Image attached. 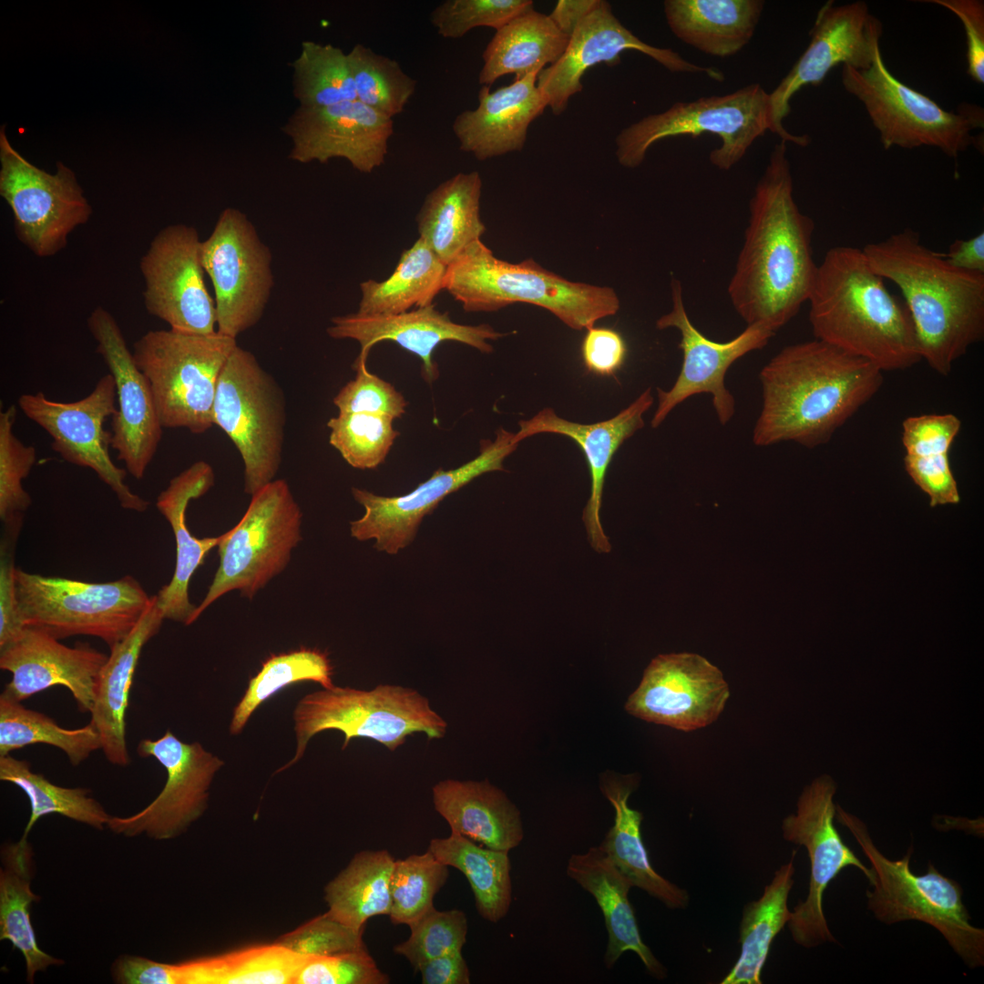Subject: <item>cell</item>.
Masks as SVG:
<instances>
[{"label": "cell", "instance_id": "6da1fadb", "mask_svg": "<svg viewBox=\"0 0 984 984\" xmlns=\"http://www.w3.org/2000/svg\"><path fill=\"white\" fill-rule=\"evenodd\" d=\"M814 220L794 198L787 143H776L749 203V220L727 292L747 325L775 333L810 295L817 265Z\"/></svg>", "mask_w": 984, "mask_h": 984}, {"label": "cell", "instance_id": "7a4b0ae2", "mask_svg": "<svg viewBox=\"0 0 984 984\" xmlns=\"http://www.w3.org/2000/svg\"><path fill=\"white\" fill-rule=\"evenodd\" d=\"M763 405L755 446L793 441L808 448L835 432L879 391L872 363L815 339L784 347L760 371Z\"/></svg>", "mask_w": 984, "mask_h": 984}, {"label": "cell", "instance_id": "3957f363", "mask_svg": "<svg viewBox=\"0 0 984 984\" xmlns=\"http://www.w3.org/2000/svg\"><path fill=\"white\" fill-rule=\"evenodd\" d=\"M862 250L872 269L901 291L921 360L948 375L984 338V274L954 267L910 229Z\"/></svg>", "mask_w": 984, "mask_h": 984}, {"label": "cell", "instance_id": "277c9868", "mask_svg": "<svg viewBox=\"0 0 984 984\" xmlns=\"http://www.w3.org/2000/svg\"><path fill=\"white\" fill-rule=\"evenodd\" d=\"M862 249L835 246L817 265L808 297L815 339L863 358L882 372L921 361L909 312L892 295Z\"/></svg>", "mask_w": 984, "mask_h": 984}, {"label": "cell", "instance_id": "5b68a950", "mask_svg": "<svg viewBox=\"0 0 984 984\" xmlns=\"http://www.w3.org/2000/svg\"><path fill=\"white\" fill-rule=\"evenodd\" d=\"M444 290L468 313L528 303L548 310L574 330H587L620 309L612 288L567 280L532 259L519 263L500 260L481 240L447 265Z\"/></svg>", "mask_w": 984, "mask_h": 984}, {"label": "cell", "instance_id": "8992f818", "mask_svg": "<svg viewBox=\"0 0 984 984\" xmlns=\"http://www.w3.org/2000/svg\"><path fill=\"white\" fill-rule=\"evenodd\" d=\"M835 817L852 834L874 872L867 908L886 925L917 920L937 929L969 969L984 966V929L971 924L959 883L928 862L923 875L910 869L914 848L897 860L876 846L866 823L836 805Z\"/></svg>", "mask_w": 984, "mask_h": 984}, {"label": "cell", "instance_id": "52a82bcc", "mask_svg": "<svg viewBox=\"0 0 984 984\" xmlns=\"http://www.w3.org/2000/svg\"><path fill=\"white\" fill-rule=\"evenodd\" d=\"M237 340L219 333L151 330L133 343V359L147 378L163 427L202 434L213 424L220 375Z\"/></svg>", "mask_w": 984, "mask_h": 984}, {"label": "cell", "instance_id": "ba28073f", "mask_svg": "<svg viewBox=\"0 0 984 984\" xmlns=\"http://www.w3.org/2000/svg\"><path fill=\"white\" fill-rule=\"evenodd\" d=\"M293 719L295 755L278 772L298 762L309 740L323 731L343 733V749L353 738H367L394 752L414 733L440 739L447 728L426 697L412 688L390 684L369 691L335 685L323 688L300 700Z\"/></svg>", "mask_w": 984, "mask_h": 984}, {"label": "cell", "instance_id": "9c48e42d", "mask_svg": "<svg viewBox=\"0 0 984 984\" xmlns=\"http://www.w3.org/2000/svg\"><path fill=\"white\" fill-rule=\"evenodd\" d=\"M15 586L26 627L57 640L93 636L109 649L131 631L151 600L130 575L108 582H86L16 568Z\"/></svg>", "mask_w": 984, "mask_h": 984}, {"label": "cell", "instance_id": "30bf717a", "mask_svg": "<svg viewBox=\"0 0 984 984\" xmlns=\"http://www.w3.org/2000/svg\"><path fill=\"white\" fill-rule=\"evenodd\" d=\"M841 81L846 91L864 106L885 149L928 146L957 158L970 146L983 147V141L972 134L984 127L982 108L966 104L956 112L945 110L896 78L881 51L867 69L843 66Z\"/></svg>", "mask_w": 984, "mask_h": 984}, {"label": "cell", "instance_id": "8fae6325", "mask_svg": "<svg viewBox=\"0 0 984 984\" xmlns=\"http://www.w3.org/2000/svg\"><path fill=\"white\" fill-rule=\"evenodd\" d=\"M770 128L769 93L754 83L723 96L677 102L663 112L646 116L618 134L616 157L621 166L634 169L661 139L707 133L721 139V146L709 155L711 163L727 171Z\"/></svg>", "mask_w": 984, "mask_h": 984}, {"label": "cell", "instance_id": "7c38bea8", "mask_svg": "<svg viewBox=\"0 0 984 984\" xmlns=\"http://www.w3.org/2000/svg\"><path fill=\"white\" fill-rule=\"evenodd\" d=\"M212 417L241 456L245 493L252 496L274 480L284 445V394L254 354L239 345L220 375Z\"/></svg>", "mask_w": 984, "mask_h": 984}, {"label": "cell", "instance_id": "4fadbf2b", "mask_svg": "<svg viewBox=\"0 0 984 984\" xmlns=\"http://www.w3.org/2000/svg\"><path fill=\"white\" fill-rule=\"evenodd\" d=\"M302 516L284 479L272 480L253 494L241 520L222 534L218 570L191 623L227 592L238 589L252 599L280 574L302 538Z\"/></svg>", "mask_w": 984, "mask_h": 984}, {"label": "cell", "instance_id": "5bb4252c", "mask_svg": "<svg viewBox=\"0 0 984 984\" xmlns=\"http://www.w3.org/2000/svg\"><path fill=\"white\" fill-rule=\"evenodd\" d=\"M836 789L829 774L815 778L803 789L795 814L784 818L781 826L784 839L805 846L810 860L808 894L791 911L787 923L793 940L806 948L837 943L823 909L824 893L830 882L847 866L861 871L870 884L875 877L871 867L855 855L835 825Z\"/></svg>", "mask_w": 984, "mask_h": 984}, {"label": "cell", "instance_id": "9a60e30c", "mask_svg": "<svg viewBox=\"0 0 984 984\" xmlns=\"http://www.w3.org/2000/svg\"><path fill=\"white\" fill-rule=\"evenodd\" d=\"M0 162V195L12 210L18 240L38 257L56 254L92 214L75 173L61 162L54 174L30 163L9 143L5 126Z\"/></svg>", "mask_w": 984, "mask_h": 984}, {"label": "cell", "instance_id": "2e32d148", "mask_svg": "<svg viewBox=\"0 0 984 984\" xmlns=\"http://www.w3.org/2000/svg\"><path fill=\"white\" fill-rule=\"evenodd\" d=\"M215 294L217 333L237 339L261 318L274 285L272 253L240 210L226 208L201 242Z\"/></svg>", "mask_w": 984, "mask_h": 984}, {"label": "cell", "instance_id": "e0dca14e", "mask_svg": "<svg viewBox=\"0 0 984 984\" xmlns=\"http://www.w3.org/2000/svg\"><path fill=\"white\" fill-rule=\"evenodd\" d=\"M883 26L864 1L835 5L827 1L818 10L810 41L790 71L769 93L772 133L781 140L805 147L807 135H794L783 124L791 112L790 101L803 87L820 86L838 65L856 70L869 68L880 50Z\"/></svg>", "mask_w": 984, "mask_h": 984}, {"label": "cell", "instance_id": "ac0fdd59", "mask_svg": "<svg viewBox=\"0 0 984 984\" xmlns=\"http://www.w3.org/2000/svg\"><path fill=\"white\" fill-rule=\"evenodd\" d=\"M116 400L115 382L108 373L80 400L57 402L37 392L21 395L17 404L51 436L53 451L70 464L92 469L124 509L141 513L149 502L130 490L125 483L128 471L117 466L109 456L111 432L105 430L104 423L116 414Z\"/></svg>", "mask_w": 984, "mask_h": 984}, {"label": "cell", "instance_id": "d6986e66", "mask_svg": "<svg viewBox=\"0 0 984 984\" xmlns=\"http://www.w3.org/2000/svg\"><path fill=\"white\" fill-rule=\"evenodd\" d=\"M201 242L197 230L183 223L157 233L139 262L144 304L172 330L214 334L216 306L204 280Z\"/></svg>", "mask_w": 984, "mask_h": 984}, {"label": "cell", "instance_id": "ffe728a7", "mask_svg": "<svg viewBox=\"0 0 984 984\" xmlns=\"http://www.w3.org/2000/svg\"><path fill=\"white\" fill-rule=\"evenodd\" d=\"M137 751L141 757L155 758L165 768L167 781L146 807L128 816H110L108 828L127 837L168 840L180 835L205 811L211 781L224 763L200 743H184L170 731L157 740L142 739Z\"/></svg>", "mask_w": 984, "mask_h": 984}, {"label": "cell", "instance_id": "44dd1931", "mask_svg": "<svg viewBox=\"0 0 984 984\" xmlns=\"http://www.w3.org/2000/svg\"><path fill=\"white\" fill-rule=\"evenodd\" d=\"M671 309L657 320L656 327L660 330H678L682 364L670 390L657 389L658 406L651 422V426L658 427L676 405L699 394L712 395L717 418L724 425L732 419L735 410L734 398L724 382L728 369L748 353L764 348L774 333L753 324L747 325L730 341H712L692 323L684 307L682 282L678 279H671Z\"/></svg>", "mask_w": 984, "mask_h": 984}, {"label": "cell", "instance_id": "7402d4cb", "mask_svg": "<svg viewBox=\"0 0 984 984\" xmlns=\"http://www.w3.org/2000/svg\"><path fill=\"white\" fill-rule=\"evenodd\" d=\"M494 441L482 443L477 457L452 470H436L430 478L408 494L384 497L353 487V496L364 507L365 513L350 523L352 537L360 541L374 538V547L388 554H396L408 546L424 517L446 497L485 473L504 470L505 458L518 445L512 441L514 433L504 428L498 429Z\"/></svg>", "mask_w": 984, "mask_h": 984}, {"label": "cell", "instance_id": "603a6c76", "mask_svg": "<svg viewBox=\"0 0 984 984\" xmlns=\"http://www.w3.org/2000/svg\"><path fill=\"white\" fill-rule=\"evenodd\" d=\"M729 697L722 671L705 658L661 654L648 665L625 709L646 722L691 732L716 721Z\"/></svg>", "mask_w": 984, "mask_h": 984}, {"label": "cell", "instance_id": "cb8c5ba5", "mask_svg": "<svg viewBox=\"0 0 984 984\" xmlns=\"http://www.w3.org/2000/svg\"><path fill=\"white\" fill-rule=\"evenodd\" d=\"M626 50L641 52L671 72L705 73L716 81L724 79L717 68L693 64L671 48L645 43L621 24L608 1L598 0L569 36L559 61L538 75V87L551 112L558 116L566 110L570 97L582 90L581 78L588 69L601 63L618 65Z\"/></svg>", "mask_w": 984, "mask_h": 984}, {"label": "cell", "instance_id": "d4e9b609", "mask_svg": "<svg viewBox=\"0 0 984 984\" xmlns=\"http://www.w3.org/2000/svg\"><path fill=\"white\" fill-rule=\"evenodd\" d=\"M87 327L116 386L118 405L111 417V447L128 473L142 479L158 450L163 428L150 385L108 310L95 308L87 318Z\"/></svg>", "mask_w": 984, "mask_h": 984}, {"label": "cell", "instance_id": "484cf974", "mask_svg": "<svg viewBox=\"0 0 984 984\" xmlns=\"http://www.w3.org/2000/svg\"><path fill=\"white\" fill-rule=\"evenodd\" d=\"M281 129L292 141L288 158L293 161L344 159L359 172L371 173L385 160L394 120L355 99L298 107Z\"/></svg>", "mask_w": 984, "mask_h": 984}, {"label": "cell", "instance_id": "4316f807", "mask_svg": "<svg viewBox=\"0 0 984 984\" xmlns=\"http://www.w3.org/2000/svg\"><path fill=\"white\" fill-rule=\"evenodd\" d=\"M108 657L87 644L68 647L42 630L26 627L15 641L0 648V668L11 673L2 694L22 702L63 686L81 712H90L97 678Z\"/></svg>", "mask_w": 984, "mask_h": 984}, {"label": "cell", "instance_id": "83f0119b", "mask_svg": "<svg viewBox=\"0 0 984 984\" xmlns=\"http://www.w3.org/2000/svg\"><path fill=\"white\" fill-rule=\"evenodd\" d=\"M327 328L334 339H352L359 343L362 354L369 353L377 343L392 341L422 361V374L428 383L438 377L433 361L434 350L443 342L465 343L482 353H491L488 341L505 335L489 324L466 325L455 323L447 312L437 310L434 303L396 314H362L336 316Z\"/></svg>", "mask_w": 984, "mask_h": 984}, {"label": "cell", "instance_id": "f1b7e54d", "mask_svg": "<svg viewBox=\"0 0 984 984\" xmlns=\"http://www.w3.org/2000/svg\"><path fill=\"white\" fill-rule=\"evenodd\" d=\"M653 404L651 387L615 416L593 424H580L559 417L546 407L528 420L518 423L513 443L541 433L559 434L575 441L584 453L590 476V495L583 509L582 520L590 547L598 553L611 549L600 522L603 487L609 466L621 445L644 426L643 415Z\"/></svg>", "mask_w": 984, "mask_h": 984}, {"label": "cell", "instance_id": "f546056e", "mask_svg": "<svg viewBox=\"0 0 984 984\" xmlns=\"http://www.w3.org/2000/svg\"><path fill=\"white\" fill-rule=\"evenodd\" d=\"M538 75L531 73L494 91L482 86L477 107L457 114L452 124L460 150L478 160L522 150L529 125L548 107Z\"/></svg>", "mask_w": 984, "mask_h": 984}, {"label": "cell", "instance_id": "4dcf8cb0", "mask_svg": "<svg viewBox=\"0 0 984 984\" xmlns=\"http://www.w3.org/2000/svg\"><path fill=\"white\" fill-rule=\"evenodd\" d=\"M567 875L590 894L600 907L608 932L603 962L611 969L626 951L634 952L648 973L658 980L667 977L666 968L643 942L629 892L633 884L598 846L570 856Z\"/></svg>", "mask_w": 984, "mask_h": 984}, {"label": "cell", "instance_id": "1f68e13d", "mask_svg": "<svg viewBox=\"0 0 984 984\" xmlns=\"http://www.w3.org/2000/svg\"><path fill=\"white\" fill-rule=\"evenodd\" d=\"M214 485V472L210 464L197 461L170 479L157 497L159 511L169 523L176 542V565L171 580L158 592L157 600L165 620L191 624L197 606L190 601L189 585L207 553L218 547L222 535L198 538L190 534L186 523L190 501L205 495Z\"/></svg>", "mask_w": 984, "mask_h": 984}, {"label": "cell", "instance_id": "d6a6232c", "mask_svg": "<svg viewBox=\"0 0 984 984\" xmlns=\"http://www.w3.org/2000/svg\"><path fill=\"white\" fill-rule=\"evenodd\" d=\"M164 614L157 596L131 631L110 648L97 678L91 722L101 739V750L112 764L127 766L130 755L126 739V713L136 668L145 644L159 630Z\"/></svg>", "mask_w": 984, "mask_h": 984}, {"label": "cell", "instance_id": "836d02e7", "mask_svg": "<svg viewBox=\"0 0 984 984\" xmlns=\"http://www.w3.org/2000/svg\"><path fill=\"white\" fill-rule=\"evenodd\" d=\"M432 793L435 809L451 832L496 850L510 851L522 842L519 810L487 780L446 779L436 784Z\"/></svg>", "mask_w": 984, "mask_h": 984}, {"label": "cell", "instance_id": "e575fe53", "mask_svg": "<svg viewBox=\"0 0 984 984\" xmlns=\"http://www.w3.org/2000/svg\"><path fill=\"white\" fill-rule=\"evenodd\" d=\"M636 784L634 776L606 775L601 780V792L613 806L615 816L613 825L599 846L633 887L644 890L670 909L686 908L689 893L651 866L641 833L643 815L628 803Z\"/></svg>", "mask_w": 984, "mask_h": 984}, {"label": "cell", "instance_id": "d590c367", "mask_svg": "<svg viewBox=\"0 0 984 984\" xmlns=\"http://www.w3.org/2000/svg\"><path fill=\"white\" fill-rule=\"evenodd\" d=\"M762 0H666L663 12L672 34L707 55L727 57L752 39Z\"/></svg>", "mask_w": 984, "mask_h": 984}, {"label": "cell", "instance_id": "8d00e7d4", "mask_svg": "<svg viewBox=\"0 0 984 984\" xmlns=\"http://www.w3.org/2000/svg\"><path fill=\"white\" fill-rule=\"evenodd\" d=\"M303 958L277 943L178 963L158 961V984H291Z\"/></svg>", "mask_w": 984, "mask_h": 984}, {"label": "cell", "instance_id": "74e56055", "mask_svg": "<svg viewBox=\"0 0 984 984\" xmlns=\"http://www.w3.org/2000/svg\"><path fill=\"white\" fill-rule=\"evenodd\" d=\"M481 191L477 171L459 172L431 190L417 214L419 239L446 266L486 231Z\"/></svg>", "mask_w": 984, "mask_h": 984}, {"label": "cell", "instance_id": "f35d334b", "mask_svg": "<svg viewBox=\"0 0 984 984\" xmlns=\"http://www.w3.org/2000/svg\"><path fill=\"white\" fill-rule=\"evenodd\" d=\"M569 40L548 15L527 10L496 30L482 54L478 82L490 87L508 74L519 79L539 73L559 61Z\"/></svg>", "mask_w": 984, "mask_h": 984}, {"label": "cell", "instance_id": "ab89813d", "mask_svg": "<svg viewBox=\"0 0 984 984\" xmlns=\"http://www.w3.org/2000/svg\"><path fill=\"white\" fill-rule=\"evenodd\" d=\"M35 872L34 852L27 838L5 843L1 848L0 868V939L8 940L18 949L26 962V980L64 961L42 950L31 922V905L40 897L31 889Z\"/></svg>", "mask_w": 984, "mask_h": 984}, {"label": "cell", "instance_id": "60d3db41", "mask_svg": "<svg viewBox=\"0 0 984 984\" xmlns=\"http://www.w3.org/2000/svg\"><path fill=\"white\" fill-rule=\"evenodd\" d=\"M960 428L961 421L953 414L915 415L903 421L906 471L932 507L952 503L958 497L948 452Z\"/></svg>", "mask_w": 984, "mask_h": 984}, {"label": "cell", "instance_id": "b9f144b4", "mask_svg": "<svg viewBox=\"0 0 984 984\" xmlns=\"http://www.w3.org/2000/svg\"><path fill=\"white\" fill-rule=\"evenodd\" d=\"M795 855L794 850L791 859L775 871L763 895L744 906L739 926L741 954L721 984L762 983L771 945L791 917L787 901L794 886Z\"/></svg>", "mask_w": 984, "mask_h": 984}, {"label": "cell", "instance_id": "7bdbcfd3", "mask_svg": "<svg viewBox=\"0 0 984 984\" xmlns=\"http://www.w3.org/2000/svg\"><path fill=\"white\" fill-rule=\"evenodd\" d=\"M447 266L421 240L405 250L393 273L385 280H367L360 283L361 300L357 313L396 314L412 307L433 303L444 290Z\"/></svg>", "mask_w": 984, "mask_h": 984}, {"label": "cell", "instance_id": "ee69618b", "mask_svg": "<svg viewBox=\"0 0 984 984\" xmlns=\"http://www.w3.org/2000/svg\"><path fill=\"white\" fill-rule=\"evenodd\" d=\"M428 850L465 875L481 917L497 923L507 916L512 901L509 851L487 848L453 832L431 839Z\"/></svg>", "mask_w": 984, "mask_h": 984}, {"label": "cell", "instance_id": "f6af8a7d", "mask_svg": "<svg viewBox=\"0 0 984 984\" xmlns=\"http://www.w3.org/2000/svg\"><path fill=\"white\" fill-rule=\"evenodd\" d=\"M395 860L386 849L357 853L325 886L328 912L357 931H364L367 920L374 916H389Z\"/></svg>", "mask_w": 984, "mask_h": 984}, {"label": "cell", "instance_id": "bcb514c9", "mask_svg": "<svg viewBox=\"0 0 984 984\" xmlns=\"http://www.w3.org/2000/svg\"><path fill=\"white\" fill-rule=\"evenodd\" d=\"M36 743L60 749L74 766L102 747L100 735L91 721L83 727L67 729L49 716L1 693L0 756Z\"/></svg>", "mask_w": 984, "mask_h": 984}, {"label": "cell", "instance_id": "7dc6e473", "mask_svg": "<svg viewBox=\"0 0 984 984\" xmlns=\"http://www.w3.org/2000/svg\"><path fill=\"white\" fill-rule=\"evenodd\" d=\"M0 780L16 785L28 797L30 816L22 837L27 838L36 821L51 814L63 815L97 830L108 827L111 815L89 795V789L56 785L42 774L33 772L26 760L15 758L11 754L0 756Z\"/></svg>", "mask_w": 984, "mask_h": 984}, {"label": "cell", "instance_id": "c3c4849f", "mask_svg": "<svg viewBox=\"0 0 984 984\" xmlns=\"http://www.w3.org/2000/svg\"><path fill=\"white\" fill-rule=\"evenodd\" d=\"M333 667L326 651L301 648L269 657L261 671L251 679L248 688L234 709L230 725L231 734L240 733L254 711L286 686L300 682H314L331 688Z\"/></svg>", "mask_w": 984, "mask_h": 984}, {"label": "cell", "instance_id": "681fc988", "mask_svg": "<svg viewBox=\"0 0 984 984\" xmlns=\"http://www.w3.org/2000/svg\"><path fill=\"white\" fill-rule=\"evenodd\" d=\"M292 68V94L299 107L316 108L356 99L347 53L332 44L302 41Z\"/></svg>", "mask_w": 984, "mask_h": 984}, {"label": "cell", "instance_id": "f907efd6", "mask_svg": "<svg viewBox=\"0 0 984 984\" xmlns=\"http://www.w3.org/2000/svg\"><path fill=\"white\" fill-rule=\"evenodd\" d=\"M347 59L357 100L391 118L404 111L417 82L396 60L362 44L351 48Z\"/></svg>", "mask_w": 984, "mask_h": 984}, {"label": "cell", "instance_id": "816d5d0a", "mask_svg": "<svg viewBox=\"0 0 984 984\" xmlns=\"http://www.w3.org/2000/svg\"><path fill=\"white\" fill-rule=\"evenodd\" d=\"M16 407L0 413V519L2 535L17 538L32 499L24 489L26 478L36 460V448L25 445L14 433Z\"/></svg>", "mask_w": 984, "mask_h": 984}, {"label": "cell", "instance_id": "f5cc1de1", "mask_svg": "<svg viewBox=\"0 0 984 984\" xmlns=\"http://www.w3.org/2000/svg\"><path fill=\"white\" fill-rule=\"evenodd\" d=\"M448 876V866L428 849L395 860L389 885L391 922L408 926L435 907L434 897Z\"/></svg>", "mask_w": 984, "mask_h": 984}, {"label": "cell", "instance_id": "db71d44e", "mask_svg": "<svg viewBox=\"0 0 984 984\" xmlns=\"http://www.w3.org/2000/svg\"><path fill=\"white\" fill-rule=\"evenodd\" d=\"M395 418L371 413H339L327 422L329 442L353 467L374 469L388 455L399 432Z\"/></svg>", "mask_w": 984, "mask_h": 984}, {"label": "cell", "instance_id": "11a10c76", "mask_svg": "<svg viewBox=\"0 0 984 984\" xmlns=\"http://www.w3.org/2000/svg\"><path fill=\"white\" fill-rule=\"evenodd\" d=\"M408 926L410 937L395 945L394 952L405 957L414 969L426 960L461 952L466 942L467 918L459 909L433 907Z\"/></svg>", "mask_w": 984, "mask_h": 984}, {"label": "cell", "instance_id": "9f6ffc18", "mask_svg": "<svg viewBox=\"0 0 984 984\" xmlns=\"http://www.w3.org/2000/svg\"><path fill=\"white\" fill-rule=\"evenodd\" d=\"M532 8L531 0H446L431 12L430 22L442 37L456 39L476 27L497 30Z\"/></svg>", "mask_w": 984, "mask_h": 984}, {"label": "cell", "instance_id": "6f0895ef", "mask_svg": "<svg viewBox=\"0 0 984 984\" xmlns=\"http://www.w3.org/2000/svg\"><path fill=\"white\" fill-rule=\"evenodd\" d=\"M389 977L367 948L325 956H303L294 984H387Z\"/></svg>", "mask_w": 984, "mask_h": 984}, {"label": "cell", "instance_id": "680465c9", "mask_svg": "<svg viewBox=\"0 0 984 984\" xmlns=\"http://www.w3.org/2000/svg\"><path fill=\"white\" fill-rule=\"evenodd\" d=\"M367 354L360 353L354 366L355 377L341 388L333 402L339 413H371L401 417L407 402L395 386L370 373L366 367Z\"/></svg>", "mask_w": 984, "mask_h": 984}, {"label": "cell", "instance_id": "91938a15", "mask_svg": "<svg viewBox=\"0 0 984 984\" xmlns=\"http://www.w3.org/2000/svg\"><path fill=\"white\" fill-rule=\"evenodd\" d=\"M364 931H357L337 920L328 911L276 942L302 956H325L366 948Z\"/></svg>", "mask_w": 984, "mask_h": 984}, {"label": "cell", "instance_id": "94428289", "mask_svg": "<svg viewBox=\"0 0 984 984\" xmlns=\"http://www.w3.org/2000/svg\"><path fill=\"white\" fill-rule=\"evenodd\" d=\"M952 12L961 22L966 35L967 74L984 83V2L982 0H926Z\"/></svg>", "mask_w": 984, "mask_h": 984}, {"label": "cell", "instance_id": "6125c7cd", "mask_svg": "<svg viewBox=\"0 0 984 984\" xmlns=\"http://www.w3.org/2000/svg\"><path fill=\"white\" fill-rule=\"evenodd\" d=\"M16 539L2 536L0 546V648L15 641L26 630L16 595L14 550Z\"/></svg>", "mask_w": 984, "mask_h": 984}, {"label": "cell", "instance_id": "be15d7a7", "mask_svg": "<svg viewBox=\"0 0 984 984\" xmlns=\"http://www.w3.org/2000/svg\"><path fill=\"white\" fill-rule=\"evenodd\" d=\"M580 353L585 368L598 375H613L623 365L627 345L612 328L590 327L583 337Z\"/></svg>", "mask_w": 984, "mask_h": 984}, {"label": "cell", "instance_id": "e7e4bbea", "mask_svg": "<svg viewBox=\"0 0 984 984\" xmlns=\"http://www.w3.org/2000/svg\"><path fill=\"white\" fill-rule=\"evenodd\" d=\"M415 971L424 984H468L470 972L461 952L451 953L421 963Z\"/></svg>", "mask_w": 984, "mask_h": 984}, {"label": "cell", "instance_id": "03108f58", "mask_svg": "<svg viewBox=\"0 0 984 984\" xmlns=\"http://www.w3.org/2000/svg\"><path fill=\"white\" fill-rule=\"evenodd\" d=\"M943 255L956 268L984 274V232L956 240Z\"/></svg>", "mask_w": 984, "mask_h": 984}, {"label": "cell", "instance_id": "003e7915", "mask_svg": "<svg viewBox=\"0 0 984 984\" xmlns=\"http://www.w3.org/2000/svg\"><path fill=\"white\" fill-rule=\"evenodd\" d=\"M597 3L598 0H559L548 16L569 37Z\"/></svg>", "mask_w": 984, "mask_h": 984}]
</instances>
